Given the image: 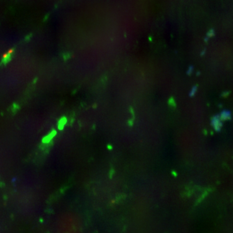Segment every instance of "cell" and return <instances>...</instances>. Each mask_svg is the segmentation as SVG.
Wrapping results in <instances>:
<instances>
[{"mask_svg": "<svg viewBox=\"0 0 233 233\" xmlns=\"http://www.w3.org/2000/svg\"><path fill=\"white\" fill-rule=\"evenodd\" d=\"M193 67L192 66H190V67H189V70L186 71V73H187V75H190L192 73V71H193Z\"/></svg>", "mask_w": 233, "mask_h": 233, "instance_id": "cell-5", "label": "cell"}, {"mask_svg": "<svg viewBox=\"0 0 233 233\" xmlns=\"http://www.w3.org/2000/svg\"><path fill=\"white\" fill-rule=\"evenodd\" d=\"M168 104L169 105L171 106H173V107H176V101L174 100V98L173 97H170L169 98L168 100Z\"/></svg>", "mask_w": 233, "mask_h": 233, "instance_id": "cell-3", "label": "cell"}, {"mask_svg": "<svg viewBox=\"0 0 233 233\" xmlns=\"http://www.w3.org/2000/svg\"><path fill=\"white\" fill-rule=\"evenodd\" d=\"M128 123H129V125L130 126H133V122L132 121H129L128 122Z\"/></svg>", "mask_w": 233, "mask_h": 233, "instance_id": "cell-8", "label": "cell"}, {"mask_svg": "<svg viewBox=\"0 0 233 233\" xmlns=\"http://www.w3.org/2000/svg\"><path fill=\"white\" fill-rule=\"evenodd\" d=\"M211 124L216 132H220L221 130L223 124L218 115H216L212 117L211 120Z\"/></svg>", "mask_w": 233, "mask_h": 233, "instance_id": "cell-1", "label": "cell"}, {"mask_svg": "<svg viewBox=\"0 0 233 233\" xmlns=\"http://www.w3.org/2000/svg\"><path fill=\"white\" fill-rule=\"evenodd\" d=\"M197 90V86L195 85V86H194L193 88H192V90L190 91V96H193L195 95V93H196Z\"/></svg>", "mask_w": 233, "mask_h": 233, "instance_id": "cell-4", "label": "cell"}, {"mask_svg": "<svg viewBox=\"0 0 233 233\" xmlns=\"http://www.w3.org/2000/svg\"><path fill=\"white\" fill-rule=\"evenodd\" d=\"M219 116L221 121H227L231 119V113L229 110H223Z\"/></svg>", "mask_w": 233, "mask_h": 233, "instance_id": "cell-2", "label": "cell"}, {"mask_svg": "<svg viewBox=\"0 0 233 233\" xmlns=\"http://www.w3.org/2000/svg\"><path fill=\"white\" fill-rule=\"evenodd\" d=\"M228 95H229V92H225V93H223L222 94V96H224V97H226V96H227Z\"/></svg>", "mask_w": 233, "mask_h": 233, "instance_id": "cell-7", "label": "cell"}, {"mask_svg": "<svg viewBox=\"0 0 233 233\" xmlns=\"http://www.w3.org/2000/svg\"><path fill=\"white\" fill-rule=\"evenodd\" d=\"M207 35L209 36V37H211L212 36H213L214 35V31L213 30L210 31L209 32H208V34H207Z\"/></svg>", "mask_w": 233, "mask_h": 233, "instance_id": "cell-6", "label": "cell"}, {"mask_svg": "<svg viewBox=\"0 0 233 233\" xmlns=\"http://www.w3.org/2000/svg\"><path fill=\"white\" fill-rule=\"evenodd\" d=\"M149 40H150V41H152V39L151 37H149Z\"/></svg>", "mask_w": 233, "mask_h": 233, "instance_id": "cell-9", "label": "cell"}]
</instances>
